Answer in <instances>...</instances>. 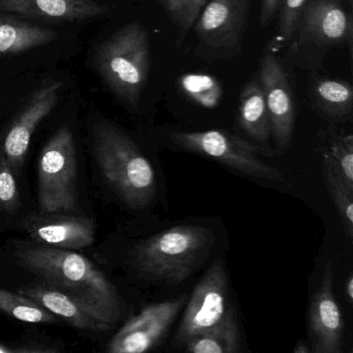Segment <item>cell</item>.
I'll use <instances>...</instances> for the list:
<instances>
[{"instance_id":"cell-1","label":"cell","mask_w":353,"mask_h":353,"mask_svg":"<svg viewBox=\"0 0 353 353\" xmlns=\"http://www.w3.org/2000/svg\"><path fill=\"white\" fill-rule=\"evenodd\" d=\"M15 256L20 265L47 284L77 297L113 325L119 321L121 303L114 285L83 255L41 245L21 247Z\"/></svg>"},{"instance_id":"cell-2","label":"cell","mask_w":353,"mask_h":353,"mask_svg":"<svg viewBox=\"0 0 353 353\" xmlns=\"http://www.w3.org/2000/svg\"><path fill=\"white\" fill-rule=\"evenodd\" d=\"M92 137L94 157L107 183L128 205L145 208L157 192L152 163L129 136L111 123H96Z\"/></svg>"},{"instance_id":"cell-3","label":"cell","mask_w":353,"mask_h":353,"mask_svg":"<svg viewBox=\"0 0 353 353\" xmlns=\"http://www.w3.org/2000/svg\"><path fill=\"white\" fill-rule=\"evenodd\" d=\"M214 232L206 227L181 225L158 233L138 245L135 262L152 278L179 284L210 255Z\"/></svg>"},{"instance_id":"cell-4","label":"cell","mask_w":353,"mask_h":353,"mask_svg":"<svg viewBox=\"0 0 353 353\" xmlns=\"http://www.w3.org/2000/svg\"><path fill=\"white\" fill-rule=\"evenodd\" d=\"M96 65L107 85L119 99L136 106L150 73V38L145 28L132 22L99 47Z\"/></svg>"},{"instance_id":"cell-5","label":"cell","mask_w":353,"mask_h":353,"mask_svg":"<svg viewBox=\"0 0 353 353\" xmlns=\"http://www.w3.org/2000/svg\"><path fill=\"white\" fill-rule=\"evenodd\" d=\"M39 203L42 212H75L78 202V169L75 141L68 125L48 140L38 164Z\"/></svg>"},{"instance_id":"cell-6","label":"cell","mask_w":353,"mask_h":353,"mask_svg":"<svg viewBox=\"0 0 353 353\" xmlns=\"http://www.w3.org/2000/svg\"><path fill=\"white\" fill-rule=\"evenodd\" d=\"M253 0H210L194 24L195 53L204 61H231L241 54Z\"/></svg>"},{"instance_id":"cell-7","label":"cell","mask_w":353,"mask_h":353,"mask_svg":"<svg viewBox=\"0 0 353 353\" xmlns=\"http://www.w3.org/2000/svg\"><path fill=\"white\" fill-rule=\"evenodd\" d=\"M169 136L183 150L208 157L243 174L274 183L285 181L280 170L258 158L255 146L228 132H172Z\"/></svg>"},{"instance_id":"cell-8","label":"cell","mask_w":353,"mask_h":353,"mask_svg":"<svg viewBox=\"0 0 353 353\" xmlns=\"http://www.w3.org/2000/svg\"><path fill=\"white\" fill-rule=\"evenodd\" d=\"M227 274L222 260H216L194 288L173 345L188 341L218 323L227 312Z\"/></svg>"},{"instance_id":"cell-9","label":"cell","mask_w":353,"mask_h":353,"mask_svg":"<svg viewBox=\"0 0 353 353\" xmlns=\"http://www.w3.org/2000/svg\"><path fill=\"white\" fill-rule=\"evenodd\" d=\"M295 34L301 46L325 49L351 46L352 19L340 0H309L299 16Z\"/></svg>"},{"instance_id":"cell-10","label":"cell","mask_w":353,"mask_h":353,"mask_svg":"<svg viewBox=\"0 0 353 353\" xmlns=\"http://www.w3.org/2000/svg\"><path fill=\"white\" fill-rule=\"evenodd\" d=\"M185 296L154 303L131 318L109 342L111 353H142L154 348L183 309Z\"/></svg>"},{"instance_id":"cell-11","label":"cell","mask_w":353,"mask_h":353,"mask_svg":"<svg viewBox=\"0 0 353 353\" xmlns=\"http://www.w3.org/2000/svg\"><path fill=\"white\" fill-rule=\"evenodd\" d=\"M61 88L63 83L57 80L43 82L10 127L0 150L14 172H18L23 165L37 128L59 103Z\"/></svg>"},{"instance_id":"cell-12","label":"cell","mask_w":353,"mask_h":353,"mask_svg":"<svg viewBox=\"0 0 353 353\" xmlns=\"http://www.w3.org/2000/svg\"><path fill=\"white\" fill-rule=\"evenodd\" d=\"M258 78L270 114L272 136L279 148L286 150L292 139L295 121L294 102L288 75L279 59L272 53L266 52L262 57Z\"/></svg>"},{"instance_id":"cell-13","label":"cell","mask_w":353,"mask_h":353,"mask_svg":"<svg viewBox=\"0 0 353 353\" xmlns=\"http://www.w3.org/2000/svg\"><path fill=\"white\" fill-rule=\"evenodd\" d=\"M332 264L327 261L310 305V332L315 353L342 352L344 320L332 291Z\"/></svg>"},{"instance_id":"cell-14","label":"cell","mask_w":353,"mask_h":353,"mask_svg":"<svg viewBox=\"0 0 353 353\" xmlns=\"http://www.w3.org/2000/svg\"><path fill=\"white\" fill-rule=\"evenodd\" d=\"M43 214L26 222V231L36 243L63 250L83 249L94 243L96 227L92 219L68 214Z\"/></svg>"},{"instance_id":"cell-15","label":"cell","mask_w":353,"mask_h":353,"mask_svg":"<svg viewBox=\"0 0 353 353\" xmlns=\"http://www.w3.org/2000/svg\"><path fill=\"white\" fill-rule=\"evenodd\" d=\"M18 292L34 299L49 312L79 330L103 332L113 326L77 297L47 283L21 287Z\"/></svg>"},{"instance_id":"cell-16","label":"cell","mask_w":353,"mask_h":353,"mask_svg":"<svg viewBox=\"0 0 353 353\" xmlns=\"http://www.w3.org/2000/svg\"><path fill=\"white\" fill-rule=\"evenodd\" d=\"M0 11L52 21H83L108 13L94 0H0Z\"/></svg>"},{"instance_id":"cell-17","label":"cell","mask_w":353,"mask_h":353,"mask_svg":"<svg viewBox=\"0 0 353 353\" xmlns=\"http://www.w3.org/2000/svg\"><path fill=\"white\" fill-rule=\"evenodd\" d=\"M57 32L22 20L0 16V55L19 54L50 44Z\"/></svg>"},{"instance_id":"cell-18","label":"cell","mask_w":353,"mask_h":353,"mask_svg":"<svg viewBox=\"0 0 353 353\" xmlns=\"http://www.w3.org/2000/svg\"><path fill=\"white\" fill-rule=\"evenodd\" d=\"M239 121L243 131L259 142L272 136L270 114L259 78L250 80L239 96Z\"/></svg>"},{"instance_id":"cell-19","label":"cell","mask_w":353,"mask_h":353,"mask_svg":"<svg viewBox=\"0 0 353 353\" xmlns=\"http://www.w3.org/2000/svg\"><path fill=\"white\" fill-rule=\"evenodd\" d=\"M185 347L193 353L239 352L241 332L233 311L227 310L218 323L188 341Z\"/></svg>"},{"instance_id":"cell-20","label":"cell","mask_w":353,"mask_h":353,"mask_svg":"<svg viewBox=\"0 0 353 353\" xmlns=\"http://www.w3.org/2000/svg\"><path fill=\"white\" fill-rule=\"evenodd\" d=\"M310 97L323 114L334 121H345L352 114L353 90L349 82L316 79L310 85Z\"/></svg>"},{"instance_id":"cell-21","label":"cell","mask_w":353,"mask_h":353,"mask_svg":"<svg viewBox=\"0 0 353 353\" xmlns=\"http://www.w3.org/2000/svg\"><path fill=\"white\" fill-rule=\"evenodd\" d=\"M323 177L326 188L332 196L336 212L342 220L345 234L353 237V188L344 181L325 156H322Z\"/></svg>"},{"instance_id":"cell-22","label":"cell","mask_w":353,"mask_h":353,"mask_svg":"<svg viewBox=\"0 0 353 353\" xmlns=\"http://www.w3.org/2000/svg\"><path fill=\"white\" fill-rule=\"evenodd\" d=\"M0 311L28 323H53L57 320L54 314L30 297L3 289H0Z\"/></svg>"},{"instance_id":"cell-23","label":"cell","mask_w":353,"mask_h":353,"mask_svg":"<svg viewBox=\"0 0 353 353\" xmlns=\"http://www.w3.org/2000/svg\"><path fill=\"white\" fill-rule=\"evenodd\" d=\"M183 94L206 109L218 106L222 99V86L214 77L205 74H187L179 80Z\"/></svg>"},{"instance_id":"cell-24","label":"cell","mask_w":353,"mask_h":353,"mask_svg":"<svg viewBox=\"0 0 353 353\" xmlns=\"http://www.w3.org/2000/svg\"><path fill=\"white\" fill-rule=\"evenodd\" d=\"M176 28L177 44H181L199 17L206 0H160Z\"/></svg>"},{"instance_id":"cell-25","label":"cell","mask_w":353,"mask_h":353,"mask_svg":"<svg viewBox=\"0 0 353 353\" xmlns=\"http://www.w3.org/2000/svg\"><path fill=\"white\" fill-rule=\"evenodd\" d=\"M323 154L344 181L353 188V136L348 134L336 138Z\"/></svg>"},{"instance_id":"cell-26","label":"cell","mask_w":353,"mask_h":353,"mask_svg":"<svg viewBox=\"0 0 353 353\" xmlns=\"http://www.w3.org/2000/svg\"><path fill=\"white\" fill-rule=\"evenodd\" d=\"M14 170L0 150V208L12 210L19 205L20 194Z\"/></svg>"},{"instance_id":"cell-27","label":"cell","mask_w":353,"mask_h":353,"mask_svg":"<svg viewBox=\"0 0 353 353\" xmlns=\"http://www.w3.org/2000/svg\"><path fill=\"white\" fill-rule=\"evenodd\" d=\"M309 0H282L278 23V39L290 41L294 34L299 16L303 13Z\"/></svg>"},{"instance_id":"cell-28","label":"cell","mask_w":353,"mask_h":353,"mask_svg":"<svg viewBox=\"0 0 353 353\" xmlns=\"http://www.w3.org/2000/svg\"><path fill=\"white\" fill-rule=\"evenodd\" d=\"M282 0H261V9H260L259 23L262 28H265L274 14L280 9Z\"/></svg>"},{"instance_id":"cell-29","label":"cell","mask_w":353,"mask_h":353,"mask_svg":"<svg viewBox=\"0 0 353 353\" xmlns=\"http://www.w3.org/2000/svg\"><path fill=\"white\" fill-rule=\"evenodd\" d=\"M345 293H346L347 299L349 303H352L353 301V276H350L347 280L346 285H345Z\"/></svg>"},{"instance_id":"cell-30","label":"cell","mask_w":353,"mask_h":353,"mask_svg":"<svg viewBox=\"0 0 353 353\" xmlns=\"http://www.w3.org/2000/svg\"><path fill=\"white\" fill-rule=\"evenodd\" d=\"M294 353H309L310 348L305 343H299L296 345L294 349H293Z\"/></svg>"},{"instance_id":"cell-31","label":"cell","mask_w":353,"mask_h":353,"mask_svg":"<svg viewBox=\"0 0 353 353\" xmlns=\"http://www.w3.org/2000/svg\"><path fill=\"white\" fill-rule=\"evenodd\" d=\"M154 1H157V3H160V0H154Z\"/></svg>"}]
</instances>
